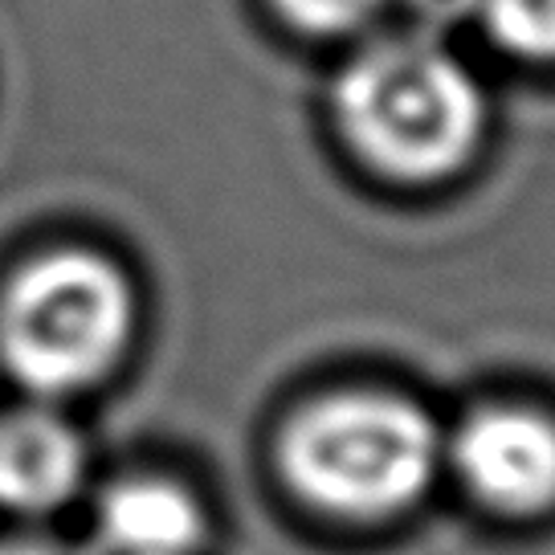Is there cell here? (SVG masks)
I'll return each mask as SVG.
<instances>
[{
    "instance_id": "277c9868",
    "label": "cell",
    "mask_w": 555,
    "mask_h": 555,
    "mask_svg": "<svg viewBox=\"0 0 555 555\" xmlns=\"http://www.w3.org/2000/svg\"><path fill=\"white\" fill-rule=\"evenodd\" d=\"M453 466L490 511L539 515L555 506V421L522 404H486L453 437Z\"/></svg>"
},
{
    "instance_id": "52a82bcc",
    "label": "cell",
    "mask_w": 555,
    "mask_h": 555,
    "mask_svg": "<svg viewBox=\"0 0 555 555\" xmlns=\"http://www.w3.org/2000/svg\"><path fill=\"white\" fill-rule=\"evenodd\" d=\"M478 9L503 50L555 62V0H478Z\"/></svg>"
},
{
    "instance_id": "ba28073f",
    "label": "cell",
    "mask_w": 555,
    "mask_h": 555,
    "mask_svg": "<svg viewBox=\"0 0 555 555\" xmlns=\"http://www.w3.org/2000/svg\"><path fill=\"white\" fill-rule=\"evenodd\" d=\"M270 4L286 25L314 37L351 34L384 9V0H270Z\"/></svg>"
},
{
    "instance_id": "9c48e42d",
    "label": "cell",
    "mask_w": 555,
    "mask_h": 555,
    "mask_svg": "<svg viewBox=\"0 0 555 555\" xmlns=\"http://www.w3.org/2000/svg\"><path fill=\"white\" fill-rule=\"evenodd\" d=\"M0 555H78L62 547V543H50V539H9L0 543Z\"/></svg>"
},
{
    "instance_id": "3957f363",
    "label": "cell",
    "mask_w": 555,
    "mask_h": 555,
    "mask_svg": "<svg viewBox=\"0 0 555 555\" xmlns=\"http://www.w3.org/2000/svg\"><path fill=\"white\" fill-rule=\"evenodd\" d=\"M135 295L111 258L57 249L21 266L0 298V356L34 397H74L122 360Z\"/></svg>"
},
{
    "instance_id": "6da1fadb",
    "label": "cell",
    "mask_w": 555,
    "mask_h": 555,
    "mask_svg": "<svg viewBox=\"0 0 555 555\" xmlns=\"http://www.w3.org/2000/svg\"><path fill=\"white\" fill-rule=\"evenodd\" d=\"M335 119L367 168L421 184L466 168L482 139L486 103L450 53L421 41H384L339 74Z\"/></svg>"
},
{
    "instance_id": "5b68a950",
    "label": "cell",
    "mask_w": 555,
    "mask_h": 555,
    "mask_svg": "<svg viewBox=\"0 0 555 555\" xmlns=\"http://www.w3.org/2000/svg\"><path fill=\"white\" fill-rule=\"evenodd\" d=\"M82 469V441L57 413L17 409L0 416V506L50 515L78 494Z\"/></svg>"
},
{
    "instance_id": "8992f818",
    "label": "cell",
    "mask_w": 555,
    "mask_h": 555,
    "mask_svg": "<svg viewBox=\"0 0 555 555\" xmlns=\"http://www.w3.org/2000/svg\"><path fill=\"white\" fill-rule=\"evenodd\" d=\"M99 543L111 555H196L205 515L168 478H122L99 503Z\"/></svg>"
},
{
    "instance_id": "7a4b0ae2",
    "label": "cell",
    "mask_w": 555,
    "mask_h": 555,
    "mask_svg": "<svg viewBox=\"0 0 555 555\" xmlns=\"http://www.w3.org/2000/svg\"><path fill=\"white\" fill-rule=\"evenodd\" d=\"M434 421L392 392H335L291 416L278 466L302 503L339 519H388L434 478Z\"/></svg>"
}]
</instances>
